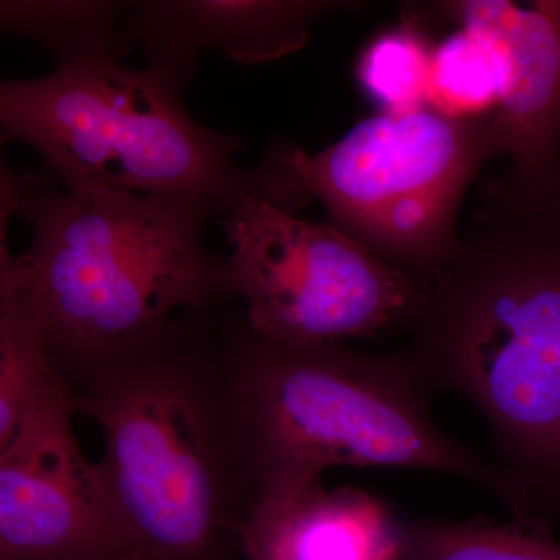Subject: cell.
I'll return each instance as SVG.
<instances>
[{
    "label": "cell",
    "instance_id": "obj_18",
    "mask_svg": "<svg viewBox=\"0 0 560 560\" xmlns=\"http://www.w3.org/2000/svg\"><path fill=\"white\" fill-rule=\"evenodd\" d=\"M127 560H149V559H145V558H132V559H127Z\"/></svg>",
    "mask_w": 560,
    "mask_h": 560
},
{
    "label": "cell",
    "instance_id": "obj_4",
    "mask_svg": "<svg viewBox=\"0 0 560 560\" xmlns=\"http://www.w3.org/2000/svg\"><path fill=\"white\" fill-rule=\"evenodd\" d=\"M230 352L250 504L323 480L335 467H390L474 482L515 518L541 506L522 475L434 423L405 349L372 355L342 345H290L243 324Z\"/></svg>",
    "mask_w": 560,
    "mask_h": 560
},
{
    "label": "cell",
    "instance_id": "obj_17",
    "mask_svg": "<svg viewBox=\"0 0 560 560\" xmlns=\"http://www.w3.org/2000/svg\"><path fill=\"white\" fill-rule=\"evenodd\" d=\"M548 197L551 198L552 201L560 208V161L558 165V171H556L555 179H552V186L550 191H548Z\"/></svg>",
    "mask_w": 560,
    "mask_h": 560
},
{
    "label": "cell",
    "instance_id": "obj_15",
    "mask_svg": "<svg viewBox=\"0 0 560 560\" xmlns=\"http://www.w3.org/2000/svg\"><path fill=\"white\" fill-rule=\"evenodd\" d=\"M433 55L418 24L408 20L372 40L357 65V79L385 113L429 108Z\"/></svg>",
    "mask_w": 560,
    "mask_h": 560
},
{
    "label": "cell",
    "instance_id": "obj_13",
    "mask_svg": "<svg viewBox=\"0 0 560 560\" xmlns=\"http://www.w3.org/2000/svg\"><path fill=\"white\" fill-rule=\"evenodd\" d=\"M70 396L38 326L13 302L0 300V447L28 420Z\"/></svg>",
    "mask_w": 560,
    "mask_h": 560
},
{
    "label": "cell",
    "instance_id": "obj_10",
    "mask_svg": "<svg viewBox=\"0 0 560 560\" xmlns=\"http://www.w3.org/2000/svg\"><path fill=\"white\" fill-rule=\"evenodd\" d=\"M341 0H143L131 2L128 33L149 62L178 70L187 81L202 51L217 50L241 65L289 57L307 46L312 27Z\"/></svg>",
    "mask_w": 560,
    "mask_h": 560
},
{
    "label": "cell",
    "instance_id": "obj_9",
    "mask_svg": "<svg viewBox=\"0 0 560 560\" xmlns=\"http://www.w3.org/2000/svg\"><path fill=\"white\" fill-rule=\"evenodd\" d=\"M492 55L499 72L495 109L510 167L501 180L541 198L560 161V0H452L430 3Z\"/></svg>",
    "mask_w": 560,
    "mask_h": 560
},
{
    "label": "cell",
    "instance_id": "obj_5",
    "mask_svg": "<svg viewBox=\"0 0 560 560\" xmlns=\"http://www.w3.org/2000/svg\"><path fill=\"white\" fill-rule=\"evenodd\" d=\"M189 81L161 62H79L0 84L2 142L27 143L69 190L187 195L230 210L279 205L268 165L242 168L245 142L202 127L184 105Z\"/></svg>",
    "mask_w": 560,
    "mask_h": 560
},
{
    "label": "cell",
    "instance_id": "obj_2",
    "mask_svg": "<svg viewBox=\"0 0 560 560\" xmlns=\"http://www.w3.org/2000/svg\"><path fill=\"white\" fill-rule=\"evenodd\" d=\"M405 349L429 396L485 415L506 466L560 500V208L493 180L430 275Z\"/></svg>",
    "mask_w": 560,
    "mask_h": 560
},
{
    "label": "cell",
    "instance_id": "obj_1",
    "mask_svg": "<svg viewBox=\"0 0 560 560\" xmlns=\"http://www.w3.org/2000/svg\"><path fill=\"white\" fill-rule=\"evenodd\" d=\"M205 313L58 366L77 415L102 431L98 470L149 560H245L250 490L230 341L210 337Z\"/></svg>",
    "mask_w": 560,
    "mask_h": 560
},
{
    "label": "cell",
    "instance_id": "obj_12",
    "mask_svg": "<svg viewBox=\"0 0 560 560\" xmlns=\"http://www.w3.org/2000/svg\"><path fill=\"white\" fill-rule=\"evenodd\" d=\"M130 5L119 0H2L0 27L38 44L58 68L121 61L136 47L128 33Z\"/></svg>",
    "mask_w": 560,
    "mask_h": 560
},
{
    "label": "cell",
    "instance_id": "obj_14",
    "mask_svg": "<svg viewBox=\"0 0 560 560\" xmlns=\"http://www.w3.org/2000/svg\"><path fill=\"white\" fill-rule=\"evenodd\" d=\"M405 560H560V545L533 518L492 523L400 518Z\"/></svg>",
    "mask_w": 560,
    "mask_h": 560
},
{
    "label": "cell",
    "instance_id": "obj_16",
    "mask_svg": "<svg viewBox=\"0 0 560 560\" xmlns=\"http://www.w3.org/2000/svg\"><path fill=\"white\" fill-rule=\"evenodd\" d=\"M499 72L485 44L459 31L434 49L431 108L451 116H481L499 108Z\"/></svg>",
    "mask_w": 560,
    "mask_h": 560
},
{
    "label": "cell",
    "instance_id": "obj_8",
    "mask_svg": "<svg viewBox=\"0 0 560 560\" xmlns=\"http://www.w3.org/2000/svg\"><path fill=\"white\" fill-rule=\"evenodd\" d=\"M75 415L70 396L0 447V560L143 558L77 440Z\"/></svg>",
    "mask_w": 560,
    "mask_h": 560
},
{
    "label": "cell",
    "instance_id": "obj_3",
    "mask_svg": "<svg viewBox=\"0 0 560 560\" xmlns=\"http://www.w3.org/2000/svg\"><path fill=\"white\" fill-rule=\"evenodd\" d=\"M220 208L187 195L60 190L2 167L0 219L22 215L32 241L0 232V300L38 326L58 366L156 334L231 296L228 261L202 235Z\"/></svg>",
    "mask_w": 560,
    "mask_h": 560
},
{
    "label": "cell",
    "instance_id": "obj_6",
    "mask_svg": "<svg viewBox=\"0 0 560 560\" xmlns=\"http://www.w3.org/2000/svg\"><path fill=\"white\" fill-rule=\"evenodd\" d=\"M497 156L506 150L495 109L451 116L429 106L368 117L319 153L278 145L265 161L291 209L316 198L372 253L430 276L458 249L460 206Z\"/></svg>",
    "mask_w": 560,
    "mask_h": 560
},
{
    "label": "cell",
    "instance_id": "obj_11",
    "mask_svg": "<svg viewBox=\"0 0 560 560\" xmlns=\"http://www.w3.org/2000/svg\"><path fill=\"white\" fill-rule=\"evenodd\" d=\"M400 517L371 493L323 480L261 497L242 526L245 560H405Z\"/></svg>",
    "mask_w": 560,
    "mask_h": 560
},
{
    "label": "cell",
    "instance_id": "obj_7",
    "mask_svg": "<svg viewBox=\"0 0 560 560\" xmlns=\"http://www.w3.org/2000/svg\"><path fill=\"white\" fill-rule=\"evenodd\" d=\"M232 245L231 296L245 302L257 337L290 345H341L407 330L430 276L382 259L331 221L246 198L223 220Z\"/></svg>",
    "mask_w": 560,
    "mask_h": 560
}]
</instances>
